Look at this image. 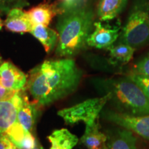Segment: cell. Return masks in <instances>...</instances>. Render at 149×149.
<instances>
[{
    "mask_svg": "<svg viewBox=\"0 0 149 149\" xmlns=\"http://www.w3.org/2000/svg\"><path fill=\"white\" fill-rule=\"evenodd\" d=\"M23 93L24 89L17 91L10 100L0 101V136L5 135L17 121V112L23 102Z\"/></svg>",
    "mask_w": 149,
    "mask_h": 149,
    "instance_id": "7",
    "label": "cell"
},
{
    "mask_svg": "<svg viewBox=\"0 0 149 149\" xmlns=\"http://www.w3.org/2000/svg\"><path fill=\"white\" fill-rule=\"evenodd\" d=\"M38 141H37L36 138L33 135V133L28 131L26 133L25 137L22 139L17 146L18 149H33L37 146Z\"/></svg>",
    "mask_w": 149,
    "mask_h": 149,
    "instance_id": "24",
    "label": "cell"
},
{
    "mask_svg": "<svg viewBox=\"0 0 149 149\" xmlns=\"http://www.w3.org/2000/svg\"><path fill=\"white\" fill-rule=\"evenodd\" d=\"M108 50L112 59L123 64H127L133 58L135 48L126 44L120 42L117 45L111 46Z\"/></svg>",
    "mask_w": 149,
    "mask_h": 149,
    "instance_id": "18",
    "label": "cell"
},
{
    "mask_svg": "<svg viewBox=\"0 0 149 149\" xmlns=\"http://www.w3.org/2000/svg\"><path fill=\"white\" fill-rule=\"evenodd\" d=\"M48 139L51 144L50 149H72L79 141L77 136L65 128L53 131Z\"/></svg>",
    "mask_w": 149,
    "mask_h": 149,
    "instance_id": "17",
    "label": "cell"
},
{
    "mask_svg": "<svg viewBox=\"0 0 149 149\" xmlns=\"http://www.w3.org/2000/svg\"><path fill=\"white\" fill-rule=\"evenodd\" d=\"M27 131L28 130H26L18 121H17L7 130L6 133V135L17 148L19 144H20L22 139L25 137Z\"/></svg>",
    "mask_w": 149,
    "mask_h": 149,
    "instance_id": "20",
    "label": "cell"
},
{
    "mask_svg": "<svg viewBox=\"0 0 149 149\" xmlns=\"http://www.w3.org/2000/svg\"><path fill=\"white\" fill-rule=\"evenodd\" d=\"M31 33L42 44L47 53L53 51L58 42V33L46 26H34Z\"/></svg>",
    "mask_w": 149,
    "mask_h": 149,
    "instance_id": "16",
    "label": "cell"
},
{
    "mask_svg": "<svg viewBox=\"0 0 149 149\" xmlns=\"http://www.w3.org/2000/svg\"><path fill=\"white\" fill-rule=\"evenodd\" d=\"M128 0H100L97 13L101 21L113 19L122 12L127 4Z\"/></svg>",
    "mask_w": 149,
    "mask_h": 149,
    "instance_id": "15",
    "label": "cell"
},
{
    "mask_svg": "<svg viewBox=\"0 0 149 149\" xmlns=\"http://www.w3.org/2000/svg\"><path fill=\"white\" fill-rule=\"evenodd\" d=\"M91 0H58L56 2L61 14L89 7Z\"/></svg>",
    "mask_w": 149,
    "mask_h": 149,
    "instance_id": "19",
    "label": "cell"
},
{
    "mask_svg": "<svg viewBox=\"0 0 149 149\" xmlns=\"http://www.w3.org/2000/svg\"><path fill=\"white\" fill-rule=\"evenodd\" d=\"M29 5L27 0H0V12L7 14L12 9L23 8Z\"/></svg>",
    "mask_w": 149,
    "mask_h": 149,
    "instance_id": "21",
    "label": "cell"
},
{
    "mask_svg": "<svg viewBox=\"0 0 149 149\" xmlns=\"http://www.w3.org/2000/svg\"><path fill=\"white\" fill-rule=\"evenodd\" d=\"M107 149H139L137 139L132 131L122 127L108 130Z\"/></svg>",
    "mask_w": 149,
    "mask_h": 149,
    "instance_id": "10",
    "label": "cell"
},
{
    "mask_svg": "<svg viewBox=\"0 0 149 149\" xmlns=\"http://www.w3.org/2000/svg\"><path fill=\"white\" fill-rule=\"evenodd\" d=\"M82 75L74 59H48L29 72L24 89L39 107H45L74 93Z\"/></svg>",
    "mask_w": 149,
    "mask_h": 149,
    "instance_id": "1",
    "label": "cell"
},
{
    "mask_svg": "<svg viewBox=\"0 0 149 149\" xmlns=\"http://www.w3.org/2000/svg\"><path fill=\"white\" fill-rule=\"evenodd\" d=\"M120 27H107L101 22H95L94 31L89 35L87 45L99 49H108L120 37Z\"/></svg>",
    "mask_w": 149,
    "mask_h": 149,
    "instance_id": "8",
    "label": "cell"
},
{
    "mask_svg": "<svg viewBox=\"0 0 149 149\" xmlns=\"http://www.w3.org/2000/svg\"><path fill=\"white\" fill-rule=\"evenodd\" d=\"M93 86L102 96L108 95L109 102L119 113L131 115H149V98L129 77L94 78Z\"/></svg>",
    "mask_w": 149,
    "mask_h": 149,
    "instance_id": "2",
    "label": "cell"
},
{
    "mask_svg": "<svg viewBox=\"0 0 149 149\" xmlns=\"http://www.w3.org/2000/svg\"><path fill=\"white\" fill-rule=\"evenodd\" d=\"M86 149H107V135L100 130L98 122L86 125L84 133L79 140Z\"/></svg>",
    "mask_w": 149,
    "mask_h": 149,
    "instance_id": "13",
    "label": "cell"
},
{
    "mask_svg": "<svg viewBox=\"0 0 149 149\" xmlns=\"http://www.w3.org/2000/svg\"><path fill=\"white\" fill-rule=\"evenodd\" d=\"M17 91H14L7 88L3 85L1 80L0 79V101L10 100L13 97Z\"/></svg>",
    "mask_w": 149,
    "mask_h": 149,
    "instance_id": "25",
    "label": "cell"
},
{
    "mask_svg": "<svg viewBox=\"0 0 149 149\" xmlns=\"http://www.w3.org/2000/svg\"><path fill=\"white\" fill-rule=\"evenodd\" d=\"M33 149H44V147H43V146H42V145H41V144H40V143L38 142V143H37V146H35V148H33Z\"/></svg>",
    "mask_w": 149,
    "mask_h": 149,
    "instance_id": "27",
    "label": "cell"
},
{
    "mask_svg": "<svg viewBox=\"0 0 149 149\" xmlns=\"http://www.w3.org/2000/svg\"><path fill=\"white\" fill-rule=\"evenodd\" d=\"M102 118L149 141V115H131L119 113L113 110H102Z\"/></svg>",
    "mask_w": 149,
    "mask_h": 149,
    "instance_id": "6",
    "label": "cell"
},
{
    "mask_svg": "<svg viewBox=\"0 0 149 149\" xmlns=\"http://www.w3.org/2000/svg\"><path fill=\"white\" fill-rule=\"evenodd\" d=\"M0 79L7 88L21 91L25 88L28 75L12 62L5 61L0 65Z\"/></svg>",
    "mask_w": 149,
    "mask_h": 149,
    "instance_id": "9",
    "label": "cell"
},
{
    "mask_svg": "<svg viewBox=\"0 0 149 149\" xmlns=\"http://www.w3.org/2000/svg\"><path fill=\"white\" fill-rule=\"evenodd\" d=\"M27 13L34 26H48L54 17L59 15L61 12L56 3L43 2L30 9Z\"/></svg>",
    "mask_w": 149,
    "mask_h": 149,
    "instance_id": "12",
    "label": "cell"
},
{
    "mask_svg": "<svg viewBox=\"0 0 149 149\" xmlns=\"http://www.w3.org/2000/svg\"><path fill=\"white\" fill-rule=\"evenodd\" d=\"M3 62V61H2V59H1V57H0V65L1 64V63Z\"/></svg>",
    "mask_w": 149,
    "mask_h": 149,
    "instance_id": "29",
    "label": "cell"
},
{
    "mask_svg": "<svg viewBox=\"0 0 149 149\" xmlns=\"http://www.w3.org/2000/svg\"><path fill=\"white\" fill-rule=\"evenodd\" d=\"M120 42L135 49L149 44V6L146 2L137 3L130 11L120 34Z\"/></svg>",
    "mask_w": 149,
    "mask_h": 149,
    "instance_id": "4",
    "label": "cell"
},
{
    "mask_svg": "<svg viewBox=\"0 0 149 149\" xmlns=\"http://www.w3.org/2000/svg\"><path fill=\"white\" fill-rule=\"evenodd\" d=\"M130 73L149 76V53L139 59L134 64Z\"/></svg>",
    "mask_w": 149,
    "mask_h": 149,
    "instance_id": "22",
    "label": "cell"
},
{
    "mask_svg": "<svg viewBox=\"0 0 149 149\" xmlns=\"http://www.w3.org/2000/svg\"><path fill=\"white\" fill-rule=\"evenodd\" d=\"M127 77L135 81L149 98V76L130 73Z\"/></svg>",
    "mask_w": 149,
    "mask_h": 149,
    "instance_id": "23",
    "label": "cell"
},
{
    "mask_svg": "<svg viewBox=\"0 0 149 149\" xmlns=\"http://www.w3.org/2000/svg\"><path fill=\"white\" fill-rule=\"evenodd\" d=\"M0 149H18L6 135L0 136Z\"/></svg>",
    "mask_w": 149,
    "mask_h": 149,
    "instance_id": "26",
    "label": "cell"
},
{
    "mask_svg": "<svg viewBox=\"0 0 149 149\" xmlns=\"http://www.w3.org/2000/svg\"><path fill=\"white\" fill-rule=\"evenodd\" d=\"M3 26V22L1 20V15H0V31H1V29H2Z\"/></svg>",
    "mask_w": 149,
    "mask_h": 149,
    "instance_id": "28",
    "label": "cell"
},
{
    "mask_svg": "<svg viewBox=\"0 0 149 149\" xmlns=\"http://www.w3.org/2000/svg\"><path fill=\"white\" fill-rule=\"evenodd\" d=\"M37 107L39 106L34 101L30 102L29 97L25 92V89H24L23 102L21 107L18 109L17 121L26 130L32 133L35 129Z\"/></svg>",
    "mask_w": 149,
    "mask_h": 149,
    "instance_id": "14",
    "label": "cell"
},
{
    "mask_svg": "<svg viewBox=\"0 0 149 149\" xmlns=\"http://www.w3.org/2000/svg\"><path fill=\"white\" fill-rule=\"evenodd\" d=\"M6 15L3 26L10 32L21 34L31 33L34 27L27 12L24 11L22 8H13Z\"/></svg>",
    "mask_w": 149,
    "mask_h": 149,
    "instance_id": "11",
    "label": "cell"
},
{
    "mask_svg": "<svg viewBox=\"0 0 149 149\" xmlns=\"http://www.w3.org/2000/svg\"><path fill=\"white\" fill-rule=\"evenodd\" d=\"M108 95L86 100L70 108L58 111L57 114L67 124H74L83 122L86 125L91 124L97 121L104 106L109 102Z\"/></svg>",
    "mask_w": 149,
    "mask_h": 149,
    "instance_id": "5",
    "label": "cell"
},
{
    "mask_svg": "<svg viewBox=\"0 0 149 149\" xmlns=\"http://www.w3.org/2000/svg\"><path fill=\"white\" fill-rule=\"evenodd\" d=\"M59 35L56 55L70 58L79 53L94 27V13L90 7L59 15L56 25Z\"/></svg>",
    "mask_w": 149,
    "mask_h": 149,
    "instance_id": "3",
    "label": "cell"
}]
</instances>
